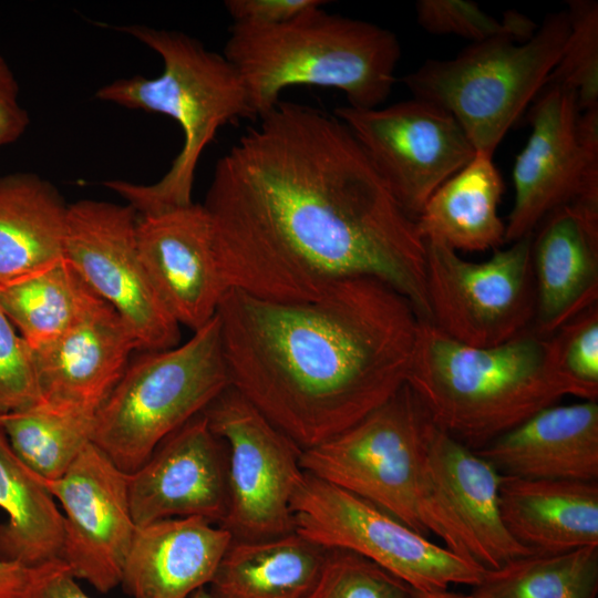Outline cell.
Masks as SVG:
<instances>
[{"mask_svg":"<svg viewBox=\"0 0 598 598\" xmlns=\"http://www.w3.org/2000/svg\"><path fill=\"white\" fill-rule=\"evenodd\" d=\"M430 470L470 539L475 561L485 569L534 554L506 529L499 511L502 474L431 419L425 433Z\"/></svg>","mask_w":598,"mask_h":598,"instance_id":"7402d4cb","label":"cell"},{"mask_svg":"<svg viewBox=\"0 0 598 598\" xmlns=\"http://www.w3.org/2000/svg\"><path fill=\"white\" fill-rule=\"evenodd\" d=\"M547 362L567 395L598 400V305L547 338Z\"/></svg>","mask_w":598,"mask_h":598,"instance_id":"1f68e13d","label":"cell"},{"mask_svg":"<svg viewBox=\"0 0 598 598\" xmlns=\"http://www.w3.org/2000/svg\"><path fill=\"white\" fill-rule=\"evenodd\" d=\"M45 483L63 514L60 559L103 594L120 586L137 528L127 474L90 443L61 477Z\"/></svg>","mask_w":598,"mask_h":598,"instance_id":"9a60e30c","label":"cell"},{"mask_svg":"<svg viewBox=\"0 0 598 598\" xmlns=\"http://www.w3.org/2000/svg\"><path fill=\"white\" fill-rule=\"evenodd\" d=\"M203 413L227 450L228 507L220 526L237 540L293 533L291 499L306 475L301 448L231 385Z\"/></svg>","mask_w":598,"mask_h":598,"instance_id":"7c38bea8","label":"cell"},{"mask_svg":"<svg viewBox=\"0 0 598 598\" xmlns=\"http://www.w3.org/2000/svg\"><path fill=\"white\" fill-rule=\"evenodd\" d=\"M399 204L416 218L432 194L476 154L457 121L420 99L385 107L334 110Z\"/></svg>","mask_w":598,"mask_h":598,"instance_id":"5bb4252c","label":"cell"},{"mask_svg":"<svg viewBox=\"0 0 598 598\" xmlns=\"http://www.w3.org/2000/svg\"><path fill=\"white\" fill-rule=\"evenodd\" d=\"M96 413L40 400L0 415L17 456L45 482L61 477L92 443Z\"/></svg>","mask_w":598,"mask_h":598,"instance_id":"f1b7e54d","label":"cell"},{"mask_svg":"<svg viewBox=\"0 0 598 598\" xmlns=\"http://www.w3.org/2000/svg\"><path fill=\"white\" fill-rule=\"evenodd\" d=\"M307 598H413V589L375 563L346 549H328Z\"/></svg>","mask_w":598,"mask_h":598,"instance_id":"836d02e7","label":"cell"},{"mask_svg":"<svg viewBox=\"0 0 598 598\" xmlns=\"http://www.w3.org/2000/svg\"><path fill=\"white\" fill-rule=\"evenodd\" d=\"M229 385L215 316L188 341L130 361L96 412L92 443L131 474Z\"/></svg>","mask_w":598,"mask_h":598,"instance_id":"ba28073f","label":"cell"},{"mask_svg":"<svg viewBox=\"0 0 598 598\" xmlns=\"http://www.w3.org/2000/svg\"><path fill=\"white\" fill-rule=\"evenodd\" d=\"M326 3L323 0H227L224 6L234 23L270 27Z\"/></svg>","mask_w":598,"mask_h":598,"instance_id":"d590c367","label":"cell"},{"mask_svg":"<svg viewBox=\"0 0 598 598\" xmlns=\"http://www.w3.org/2000/svg\"><path fill=\"white\" fill-rule=\"evenodd\" d=\"M40 400L34 353L0 306V415Z\"/></svg>","mask_w":598,"mask_h":598,"instance_id":"e575fe53","label":"cell"},{"mask_svg":"<svg viewBox=\"0 0 598 598\" xmlns=\"http://www.w3.org/2000/svg\"><path fill=\"white\" fill-rule=\"evenodd\" d=\"M327 554L328 549L295 532L233 539L207 588L217 598H307Z\"/></svg>","mask_w":598,"mask_h":598,"instance_id":"484cf974","label":"cell"},{"mask_svg":"<svg viewBox=\"0 0 598 598\" xmlns=\"http://www.w3.org/2000/svg\"><path fill=\"white\" fill-rule=\"evenodd\" d=\"M504 183L493 156L476 152L429 198L415 218L423 240L455 251L495 250L506 244L498 215Z\"/></svg>","mask_w":598,"mask_h":598,"instance_id":"d4e9b609","label":"cell"},{"mask_svg":"<svg viewBox=\"0 0 598 598\" xmlns=\"http://www.w3.org/2000/svg\"><path fill=\"white\" fill-rule=\"evenodd\" d=\"M231 540L227 529L202 517L137 526L121 585L132 598H189L209 585Z\"/></svg>","mask_w":598,"mask_h":598,"instance_id":"44dd1931","label":"cell"},{"mask_svg":"<svg viewBox=\"0 0 598 598\" xmlns=\"http://www.w3.org/2000/svg\"><path fill=\"white\" fill-rule=\"evenodd\" d=\"M598 546L532 554L486 569L470 598H597Z\"/></svg>","mask_w":598,"mask_h":598,"instance_id":"f546056e","label":"cell"},{"mask_svg":"<svg viewBox=\"0 0 598 598\" xmlns=\"http://www.w3.org/2000/svg\"><path fill=\"white\" fill-rule=\"evenodd\" d=\"M69 205L33 173L0 177V286L64 259Z\"/></svg>","mask_w":598,"mask_h":598,"instance_id":"cb8c5ba5","label":"cell"},{"mask_svg":"<svg viewBox=\"0 0 598 598\" xmlns=\"http://www.w3.org/2000/svg\"><path fill=\"white\" fill-rule=\"evenodd\" d=\"M569 32L566 10L547 13L526 41L495 37L452 59H429L402 78L413 97L447 111L476 152L493 156L538 95Z\"/></svg>","mask_w":598,"mask_h":598,"instance_id":"52a82bcc","label":"cell"},{"mask_svg":"<svg viewBox=\"0 0 598 598\" xmlns=\"http://www.w3.org/2000/svg\"><path fill=\"white\" fill-rule=\"evenodd\" d=\"M136 340L102 301L73 328L33 351L41 400L96 413L116 385Z\"/></svg>","mask_w":598,"mask_h":598,"instance_id":"d6986e66","label":"cell"},{"mask_svg":"<svg viewBox=\"0 0 598 598\" xmlns=\"http://www.w3.org/2000/svg\"><path fill=\"white\" fill-rule=\"evenodd\" d=\"M533 235L470 261L443 244L425 240V283L431 321L451 339L487 348L532 330L535 283Z\"/></svg>","mask_w":598,"mask_h":598,"instance_id":"30bf717a","label":"cell"},{"mask_svg":"<svg viewBox=\"0 0 598 598\" xmlns=\"http://www.w3.org/2000/svg\"><path fill=\"white\" fill-rule=\"evenodd\" d=\"M569 32L545 85L576 92L581 111L598 107V2L568 0Z\"/></svg>","mask_w":598,"mask_h":598,"instance_id":"4dcf8cb0","label":"cell"},{"mask_svg":"<svg viewBox=\"0 0 598 598\" xmlns=\"http://www.w3.org/2000/svg\"><path fill=\"white\" fill-rule=\"evenodd\" d=\"M230 385L301 450L405 383L420 317L389 283L349 277L301 301L230 288L217 313Z\"/></svg>","mask_w":598,"mask_h":598,"instance_id":"7a4b0ae2","label":"cell"},{"mask_svg":"<svg viewBox=\"0 0 598 598\" xmlns=\"http://www.w3.org/2000/svg\"><path fill=\"white\" fill-rule=\"evenodd\" d=\"M23 598H90L76 582L66 565L52 560L33 568Z\"/></svg>","mask_w":598,"mask_h":598,"instance_id":"8d00e7d4","label":"cell"},{"mask_svg":"<svg viewBox=\"0 0 598 598\" xmlns=\"http://www.w3.org/2000/svg\"><path fill=\"white\" fill-rule=\"evenodd\" d=\"M430 421L405 383L350 427L301 450L300 465L305 473L372 503L425 537L435 535L444 547L475 561L465 529L429 466Z\"/></svg>","mask_w":598,"mask_h":598,"instance_id":"8992f818","label":"cell"},{"mask_svg":"<svg viewBox=\"0 0 598 598\" xmlns=\"http://www.w3.org/2000/svg\"><path fill=\"white\" fill-rule=\"evenodd\" d=\"M499 511L511 536L534 554L598 546V483L502 475Z\"/></svg>","mask_w":598,"mask_h":598,"instance_id":"603a6c76","label":"cell"},{"mask_svg":"<svg viewBox=\"0 0 598 598\" xmlns=\"http://www.w3.org/2000/svg\"><path fill=\"white\" fill-rule=\"evenodd\" d=\"M535 317L548 338L598 301V206L569 204L548 214L533 234Z\"/></svg>","mask_w":598,"mask_h":598,"instance_id":"ac0fdd59","label":"cell"},{"mask_svg":"<svg viewBox=\"0 0 598 598\" xmlns=\"http://www.w3.org/2000/svg\"><path fill=\"white\" fill-rule=\"evenodd\" d=\"M223 55L260 118L295 85L337 89L351 107H379L392 92L401 44L389 29L317 7L277 25L233 23Z\"/></svg>","mask_w":598,"mask_h":598,"instance_id":"277c9868","label":"cell"},{"mask_svg":"<svg viewBox=\"0 0 598 598\" xmlns=\"http://www.w3.org/2000/svg\"><path fill=\"white\" fill-rule=\"evenodd\" d=\"M137 214L130 205L81 199L69 205L64 258L133 333L138 351L179 344V324L142 261Z\"/></svg>","mask_w":598,"mask_h":598,"instance_id":"4fadbf2b","label":"cell"},{"mask_svg":"<svg viewBox=\"0 0 598 598\" xmlns=\"http://www.w3.org/2000/svg\"><path fill=\"white\" fill-rule=\"evenodd\" d=\"M528 122L530 135L513 167L506 244L533 235L556 208L598 206V107L581 111L576 92L544 85Z\"/></svg>","mask_w":598,"mask_h":598,"instance_id":"8fae6325","label":"cell"},{"mask_svg":"<svg viewBox=\"0 0 598 598\" xmlns=\"http://www.w3.org/2000/svg\"><path fill=\"white\" fill-rule=\"evenodd\" d=\"M413 598H470L468 595H462L453 591H422L413 589Z\"/></svg>","mask_w":598,"mask_h":598,"instance_id":"ab89813d","label":"cell"},{"mask_svg":"<svg viewBox=\"0 0 598 598\" xmlns=\"http://www.w3.org/2000/svg\"><path fill=\"white\" fill-rule=\"evenodd\" d=\"M158 53L163 72L154 79H118L96 92L101 101L172 117L183 131L181 152L169 169L148 185L106 181L137 215H152L193 204L198 161L225 124L255 118L246 86L236 68L188 34L133 24L120 29Z\"/></svg>","mask_w":598,"mask_h":598,"instance_id":"5b68a950","label":"cell"},{"mask_svg":"<svg viewBox=\"0 0 598 598\" xmlns=\"http://www.w3.org/2000/svg\"><path fill=\"white\" fill-rule=\"evenodd\" d=\"M295 533L324 549L353 551L414 590L476 585L477 563L440 546L372 503L306 473L291 499Z\"/></svg>","mask_w":598,"mask_h":598,"instance_id":"9c48e42d","label":"cell"},{"mask_svg":"<svg viewBox=\"0 0 598 598\" xmlns=\"http://www.w3.org/2000/svg\"><path fill=\"white\" fill-rule=\"evenodd\" d=\"M417 24L434 35H456L472 43L495 37L528 40L537 30L523 13L511 10L496 20L470 0H419L414 4Z\"/></svg>","mask_w":598,"mask_h":598,"instance_id":"d6a6232c","label":"cell"},{"mask_svg":"<svg viewBox=\"0 0 598 598\" xmlns=\"http://www.w3.org/2000/svg\"><path fill=\"white\" fill-rule=\"evenodd\" d=\"M33 568L0 558V598H23Z\"/></svg>","mask_w":598,"mask_h":598,"instance_id":"f35d334b","label":"cell"},{"mask_svg":"<svg viewBox=\"0 0 598 598\" xmlns=\"http://www.w3.org/2000/svg\"><path fill=\"white\" fill-rule=\"evenodd\" d=\"M127 489L136 526L178 517L221 524L228 507L227 450L203 412L127 474Z\"/></svg>","mask_w":598,"mask_h":598,"instance_id":"2e32d148","label":"cell"},{"mask_svg":"<svg viewBox=\"0 0 598 598\" xmlns=\"http://www.w3.org/2000/svg\"><path fill=\"white\" fill-rule=\"evenodd\" d=\"M505 476L598 481V403L554 404L475 451Z\"/></svg>","mask_w":598,"mask_h":598,"instance_id":"ffe728a7","label":"cell"},{"mask_svg":"<svg viewBox=\"0 0 598 598\" xmlns=\"http://www.w3.org/2000/svg\"><path fill=\"white\" fill-rule=\"evenodd\" d=\"M136 238L148 277L176 322L193 332L208 323L229 288L204 206L137 215Z\"/></svg>","mask_w":598,"mask_h":598,"instance_id":"e0dca14e","label":"cell"},{"mask_svg":"<svg viewBox=\"0 0 598 598\" xmlns=\"http://www.w3.org/2000/svg\"><path fill=\"white\" fill-rule=\"evenodd\" d=\"M406 384L432 421L473 451L567 395L547 362V338L529 330L471 347L423 319Z\"/></svg>","mask_w":598,"mask_h":598,"instance_id":"3957f363","label":"cell"},{"mask_svg":"<svg viewBox=\"0 0 598 598\" xmlns=\"http://www.w3.org/2000/svg\"><path fill=\"white\" fill-rule=\"evenodd\" d=\"M0 558L35 567L60 559L63 514L43 478L13 452L0 429Z\"/></svg>","mask_w":598,"mask_h":598,"instance_id":"4316f807","label":"cell"},{"mask_svg":"<svg viewBox=\"0 0 598 598\" xmlns=\"http://www.w3.org/2000/svg\"><path fill=\"white\" fill-rule=\"evenodd\" d=\"M258 120L216 163L203 204L228 288L301 301L373 277L430 321L425 241L351 130L286 101Z\"/></svg>","mask_w":598,"mask_h":598,"instance_id":"6da1fadb","label":"cell"},{"mask_svg":"<svg viewBox=\"0 0 598 598\" xmlns=\"http://www.w3.org/2000/svg\"><path fill=\"white\" fill-rule=\"evenodd\" d=\"M189 598H217V597L214 596L206 586V587H202L197 589L195 592L192 594Z\"/></svg>","mask_w":598,"mask_h":598,"instance_id":"60d3db41","label":"cell"},{"mask_svg":"<svg viewBox=\"0 0 598 598\" xmlns=\"http://www.w3.org/2000/svg\"><path fill=\"white\" fill-rule=\"evenodd\" d=\"M102 301L65 258L0 286V306L32 351L59 339Z\"/></svg>","mask_w":598,"mask_h":598,"instance_id":"83f0119b","label":"cell"},{"mask_svg":"<svg viewBox=\"0 0 598 598\" xmlns=\"http://www.w3.org/2000/svg\"><path fill=\"white\" fill-rule=\"evenodd\" d=\"M18 95V82L0 55V146L16 142L29 125V115Z\"/></svg>","mask_w":598,"mask_h":598,"instance_id":"74e56055","label":"cell"}]
</instances>
